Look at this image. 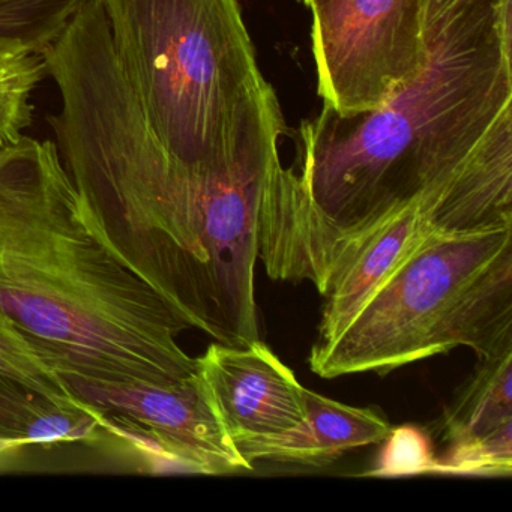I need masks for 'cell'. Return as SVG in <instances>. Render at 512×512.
<instances>
[{"label": "cell", "instance_id": "cell-1", "mask_svg": "<svg viewBox=\"0 0 512 512\" xmlns=\"http://www.w3.org/2000/svg\"><path fill=\"white\" fill-rule=\"evenodd\" d=\"M43 56L62 98L59 155L107 244L191 328L229 346L260 340V212L284 116L229 160L187 166L149 128L104 17L76 20Z\"/></svg>", "mask_w": 512, "mask_h": 512}, {"label": "cell", "instance_id": "cell-2", "mask_svg": "<svg viewBox=\"0 0 512 512\" xmlns=\"http://www.w3.org/2000/svg\"><path fill=\"white\" fill-rule=\"evenodd\" d=\"M511 2L452 23L382 106L353 116L323 106L302 122L299 169L277 164L263 196L269 278L310 281L325 296L386 220L457 175L512 107Z\"/></svg>", "mask_w": 512, "mask_h": 512}, {"label": "cell", "instance_id": "cell-3", "mask_svg": "<svg viewBox=\"0 0 512 512\" xmlns=\"http://www.w3.org/2000/svg\"><path fill=\"white\" fill-rule=\"evenodd\" d=\"M0 311L43 341L59 374L173 385L197 373L187 320L107 244L56 143L0 154Z\"/></svg>", "mask_w": 512, "mask_h": 512}, {"label": "cell", "instance_id": "cell-4", "mask_svg": "<svg viewBox=\"0 0 512 512\" xmlns=\"http://www.w3.org/2000/svg\"><path fill=\"white\" fill-rule=\"evenodd\" d=\"M128 88L163 148L208 166L280 115L239 0H98Z\"/></svg>", "mask_w": 512, "mask_h": 512}, {"label": "cell", "instance_id": "cell-5", "mask_svg": "<svg viewBox=\"0 0 512 512\" xmlns=\"http://www.w3.org/2000/svg\"><path fill=\"white\" fill-rule=\"evenodd\" d=\"M457 347L512 350V223L430 233L308 362L323 379L383 376Z\"/></svg>", "mask_w": 512, "mask_h": 512}, {"label": "cell", "instance_id": "cell-6", "mask_svg": "<svg viewBox=\"0 0 512 512\" xmlns=\"http://www.w3.org/2000/svg\"><path fill=\"white\" fill-rule=\"evenodd\" d=\"M311 11L317 92L338 115L382 106L427 64L421 0H325Z\"/></svg>", "mask_w": 512, "mask_h": 512}, {"label": "cell", "instance_id": "cell-7", "mask_svg": "<svg viewBox=\"0 0 512 512\" xmlns=\"http://www.w3.org/2000/svg\"><path fill=\"white\" fill-rule=\"evenodd\" d=\"M61 377L71 395L97 415L104 433L130 443L163 469L200 475L253 470L224 433L197 373L173 385Z\"/></svg>", "mask_w": 512, "mask_h": 512}, {"label": "cell", "instance_id": "cell-8", "mask_svg": "<svg viewBox=\"0 0 512 512\" xmlns=\"http://www.w3.org/2000/svg\"><path fill=\"white\" fill-rule=\"evenodd\" d=\"M197 374L233 446L280 436L307 418L304 386L260 340L211 344L197 358Z\"/></svg>", "mask_w": 512, "mask_h": 512}, {"label": "cell", "instance_id": "cell-9", "mask_svg": "<svg viewBox=\"0 0 512 512\" xmlns=\"http://www.w3.org/2000/svg\"><path fill=\"white\" fill-rule=\"evenodd\" d=\"M463 230L443 202V190L430 194L386 220L332 281L314 346L337 337L368 296L430 233Z\"/></svg>", "mask_w": 512, "mask_h": 512}, {"label": "cell", "instance_id": "cell-10", "mask_svg": "<svg viewBox=\"0 0 512 512\" xmlns=\"http://www.w3.org/2000/svg\"><path fill=\"white\" fill-rule=\"evenodd\" d=\"M307 418L280 436L244 440L236 451L256 461L325 466L352 449L379 445L391 431L388 419L371 407H355L305 389Z\"/></svg>", "mask_w": 512, "mask_h": 512}, {"label": "cell", "instance_id": "cell-11", "mask_svg": "<svg viewBox=\"0 0 512 512\" xmlns=\"http://www.w3.org/2000/svg\"><path fill=\"white\" fill-rule=\"evenodd\" d=\"M103 434L97 415L76 397L0 373V454L34 443L92 442Z\"/></svg>", "mask_w": 512, "mask_h": 512}, {"label": "cell", "instance_id": "cell-12", "mask_svg": "<svg viewBox=\"0 0 512 512\" xmlns=\"http://www.w3.org/2000/svg\"><path fill=\"white\" fill-rule=\"evenodd\" d=\"M512 428V350L479 359L442 416L448 448L472 445Z\"/></svg>", "mask_w": 512, "mask_h": 512}, {"label": "cell", "instance_id": "cell-13", "mask_svg": "<svg viewBox=\"0 0 512 512\" xmlns=\"http://www.w3.org/2000/svg\"><path fill=\"white\" fill-rule=\"evenodd\" d=\"M89 0H0V53H43Z\"/></svg>", "mask_w": 512, "mask_h": 512}, {"label": "cell", "instance_id": "cell-14", "mask_svg": "<svg viewBox=\"0 0 512 512\" xmlns=\"http://www.w3.org/2000/svg\"><path fill=\"white\" fill-rule=\"evenodd\" d=\"M47 76L43 53H0V154L14 148L32 125V92Z\"/></svg>", "mask_w": 512, "mask_h": 512}, {"label": "cell", "instance_id": "cell-15", "mask_svg": "<svg viewBox=\"0 0 512 512\" xmlns=\"http://www.w3.org/2000/svg\"><path fill=\"white\" fill-rule=\"evenodd\" d=\"M58 370L56 353L0 311V373L50 394L73 397Z\"/></svg>", "mask_w": 512, "mask_h": 512}, {"label": "cell", "instance_id": "cell-16", "mask_svg": "<svg viewBox=\"0 0 512 512\" xmlns=\"http://www.w3.org/2000/svg\"><path fill=\"white\" fill-rule=\"evenodd\" d=\"M379 460L365 475L376 478L434 475L437 457L428 433L416 425L391 428L383 440Z\"/></svg>", "mask_w": 512, "mask_h": 512}, {"label": "cell", "instance_id": "cell-17", "mask_svg": "<svg viewBox=\"0 0 512 512\" xmlns=\"http://www.w3.org/2000/svg\"><path fill=\"white\" fill-rule=\"evenodd\" d=\"M512 473V428L460 448H446L434 475L508 478Z\"/></svg>", "mask_w": 512, "mask_h": 512}, {"label": "cell", "instance_id": "cell-18", "mask_svg": "<svg viewBox=\"0 0 512 512\" xmlns=\"http://www.w3.org/2000/svg\"><path fill=\"white\" fill-rule=\"evenodd\" d=\"M500 0H421V26L425 46H430L452 23L476 11L494 7Z\"/></svg>", "mask_w": 512, "mask_h": 512}, {"label": "cell", "instance_id": "cell-19", "mask_svg": "<svg viewBox=\"0 0 512 512\" xmlns=\"http://www.w3.org/2000/svg\"><path fill=\"white\" fill-rule=\"evenodd\" d=\"M325 0H304V4L307 5L308 8L317 7V5L323 4Z\"/></svg>", "mask_w": 512, "mask_h": 512}]
</instances>
